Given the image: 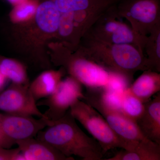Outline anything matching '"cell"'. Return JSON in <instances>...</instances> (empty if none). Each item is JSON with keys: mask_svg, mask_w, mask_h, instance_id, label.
Instances as JSON below:
<instances>
[{"mask_svg": "<svg viewBox=\"0 0 160 160\" xmlns=\"http://www.w3.org/2000/svg\"><path fill=\"white\" fill-rule=\"evenodd\" d=\"M59 13L56 39L77 48L83 36L100 15L120 0H51Z\"/></svg>", "mask_w": 160, "mask_h": 160, "instance_id": "1", "label": "cell"}, {"mask_svg": "<svg viewBox=\"0 0 160 160\" xmlns=\"http://www.w3.org/2000/svg\"><path fill=\"white\" fill-rule=\"evenodd\" d=\"M77 49L106 70L126 77L131 82L137 72L149 70L144 52L132 45L110 44L85 33Z\"/></svg>", "mask_w": 160, "mask_h": 160, "instance_id": "2", "label": "cell"}, {"mask_svg": "<svg viewBox=\"0 0 160 160\" xmlns=\"http://www.w3.org/2000/svg\"><path fill=\"white\" fill-rule=\"evenodd\" d=\"M41 130L37 139L48 143L67 157L76 156L84 160H101L104 152L98 142L79 127L69 109L63 117Z\"/></svg>", "mask_w": 160, "mask_h": 160, "instance_id": "3", "label": "cell"}, {"mask_svg": "<svg viewBox=\"0 0 160 160\" xmlns=\"http://www.w3.org/2000/svg\"><path fill=\"white\" fill-rule=\"evenodd\" d=\"M50 61L61 66L70 76L87 89H102L109 81L110 71L83 55L78 50L72 51L62 44L52 42Z\"/></svg>", "mask_w": 160, "mask_h": 160, "instance_id": "4", "label": "cell"}, {"mask_svg": "<svg viewBox=\"0 0 160 160\" xmlns=\"http://www.w3.org/2000/svg\"><path fill=\"white\" fill-rule=\"evenodd\" d=\"M116 5L102 13L86 33L96 39L110 44L132 45L144 52L147 37L138 34L130 25L121 20L122 18L117 12Z\"/></svg>", "mask_w": 160, "mask_h": 160, "instance_id": "5", "label": "cell"}, {"mask_svg": "<svg viewBox=\"0 0 160 160\" xmlns=\"http://www.w3.org/2000/svg\"><path fill=\"white\" fill-rule=\"evenodd\" d=\"M69 111L97 141L104 153L115 148L125 149V143L115 133L102 115L89 104L78 100Z\"/></svg>", "mask_w": 160, "mask_h": 160, "instance_id": "6", "label": "cell"}, {"mask_svg": "<svg viewBox=\"0 0 160 160\" xmlns=\"http://www.w3.org/2000/svg\"><path fill=\"white\" fill-rule=\"evenodd\" d=\"M84 95L83 100L102 115L115 133L125 143V150H129L140 142L149 141L142 134L135 122L109 109L103 102L98 89H87Z\"/></svg>", "mask_w": 160, "mask_h": 160, "instance_id": "7", "label": "cell"}, {"mask_svg": "<svg viewBox=\"0 0 160 160\" xmlns=\"http://www.w3.org/2000/svg\"><path fill=\"white\" fill-rule=\"evenodd\" d=\"M118 14L142 37H147L160 24V0H120Z\"/></svg>", "mask_w": 160, "mask_h": 160, "instance_id": "8", "label": "cell"}, {"mask_svg": "<svg viewBox=\"0 0 160 160\" xmlns=\"http://www.w3.org/2000/svg\"><path fill=\"white\" fill-rule=\"evenodd\" d=\"M45 118L0 113V147L10 149L20 140L34 138L41 130L52 125Z\"/></svg>", "mask_w": 160, "mask_h": 160, "instance_id": "9", "label": "cell"}, {"mask_svg": "<svg viewBox=\"0 0 160 160\" xmlns=\"http://www.w3.org/2000/svg\"><path fill=\"white\" fill-rule=\"evenodd\" d=\"M84 98L82 84L69 76L61 80L52 94L38 102L37 105L48 107L44 116L53 122L62 118L74 103Z\"/></svg>", "mask_w": 160, "mask_h": 160, "instance_id": "10", "label": "cell"}, {"mask_svg": "<svg viewBox=\"0 0 160 160\" xmlns=\"http://www.w3.org/2000/svg\"><path fill=\"white\" fill-rule=\"evenodd\" d=\"M0 110L9 114L46 118L39 110L29 86L15 83L0 92Z\"/></svg>", "mask_w": 160, "mask_h": 160, "instance_id": "11", "label": "cell"}, {"mask_svg": "<svg viewBox=\"0 0 160 160\" xmlns=\"http://www.w3.org/2000/svg\"><path fill=\"white\" fill-rule=\"evenodd\" d=\"M145 109L136 123L147 139L160 145V93L144 103Z\"/></svg>", "mask_w": 160, "mask_h": 160, "instance_id": "12", "label": "cell"}, {"mask_svg": "<svg viewBox=\"0 0 160 160\" xmlns=\"http://www.w3.org/2000/svg\"><path fill=\"white\" fill-rule=\"evenodd\" d=\"M26 160H73L67 157L48 143L29 138L16 142Z\"/></svg>", "mask_w": 160, "mask_h": 160, "instance_id": "13", "label": "cell"}, {"mask_svg": "<svg viewBox=\"0 0 160 160\" xmlns=\"http://www.w3.org/2000/svg\"><path fill=\"white\" fill-rule=\"evenodd\" d=\"M66 73L65 69L61 67L58 70L46 69L38 76L29 85V89L36 102L52 94Z\"/></svg>", "mask_w": 160, "mask_h": 160, "instance_id": "14", "label": "cell"}, {"mask_svg": "<svg viewBox=\"0 0 160 160\" xmlns=\"http://www.w3.org/2000/svg\"><path fill=\"white\" fill-rule=\"evenodd\" d=\"M128 89L143 103L148 102L160 91V72L145 70Z\"/></svg>", "mask_w": 160, "mask_h": 160, "instance_id": "15", "label": "cell"}, {"mask_svg": "<svg viewBox=\"0 0 160 160\" xmlns=\"http://www.w3.org/2000/svg\"><path fill=\"white\" fill-rule=\"evenodd\" d=\"M106 160H160V145L151 141L138 143L130 150H122Z\"/></svg>", "mask_w": 160, "mask_h": 160, "instance_id": "16", "label": "cell"}, {"mask_svg": "<svg viewBox=\"0 0 160 160\" xmlns=\"http://www.w3.org/2000/svg\"><path fill=\"white\" fill-rule=\"evenodd\" d=\"M0 71L12 83L29 86L26 66L20 61L10 58H0Z\"/></svg>", "mask_w": 160, "mask_h": 160, "instance_id": "17", "label": "cell"}, {"mask_svg": "<svg viewBox=\"0 0 160 160\" xmlns=\"http://www.w3.org/2000/svg\"><path fill=\"white\" fill-rule=\"evenodd\" d=\"M149 70L160 72V24L147 36L144 47Z\"/></svg>", "mask_w": 160, "mask_h": 160, "instance_id": "18", "label": "cell"}, {"mask_svg": "<svg viewBox=\"0 0 160 160\" xmlns=\"http://www.w3.org/2000/svg\"><path fill=\"white\" fill-rule=\"evenodd\" d=\"M40 0H27L12 7L9 14L10 22L15 26H22L34 18Z\"/></svg>", "mask_w": 160, "mask_h": 160, "instance_id": "19", "label": "cell"}, {"mask_svg": "<svg viewBox=\"0 0 160 160\" xmlns=\"http://www.w3.org/2000/svg\"><path fill=\"white\" fill-rule=\"evenodd\" d=\"M145 109L144 103L132 94L127 89L122 98V112L129 119L136 122Z\"/></svg>", "mask_w": 160, "mask_h": 160, "instance_id": "20", "label": "cell"}, {"mask_svg": "<svg viewBox=\"0 0 160 160\" xmlns=\"http://www.w3.org/2000/svg\"><path fill=\"white\" fill-rule=\"evenodd\" d=\"M130 83L131 82L122 75L110 72L108 83L102 89L122 94L129 88Z\"/></svg>", "mask_w": 160, "mask_h": 160, "instance_id": "21", "label": "cell"}, {"mask_svg": "<svg viewBox=\"0 0 160 160\" xmlns=\"http://www.w3.org/2000/svg\"><path fill=\"white\" fill-rule=\"evenodd\" d=\"M98 90L101 100L107 107L122 113V98L123 93L121 94L103 89H98Z\"/></svg>", "mask_w": 160, "mask_h": 160, "instance_id": "22", "label": "cell"}, {"mask_svg": "<svg viewBox=\"0 0 160 160\" xmlns=\"http://www.w3.org/2000/svg\"><path fill=\"white\" fill-rule=\"evenodd\" d=\"M26 160L18 147L7 149L0 147V160Z\"/></svg>", "mask_w": 160, "mask_h": 160, "instance_id": "23", "label": "cell"}, {"mask_svg": "<svg viewBox=\"0 0 160 160\" xmlns=\"http://www.w3.org/2000/svg\"><path fill=\"white\" fill-rule=\"evenodd\" d=\"M7 80H8L3 75L0 71V92L2 91L4 89V87L6 85Z\"/></svg>", "mask_w": 160, "mask_h": 160, "instance_id": "24", "label": "cell"}, {"mask_svg": "<svg viewBox=\"0 0 160 160\" xmlns=\"http://www.w3.org/2000/svg\"><path fill=\"white\" fill-rule=\"evenodd\" d=\"M7 2H8L12 6V7L13 6H17V5H19L21 3L24 2L27 0H6Z\"/></svg>", "mask_w": 160, "mask_h": 160, "instance_id": "25", "label": "cell"}]
</instances>
